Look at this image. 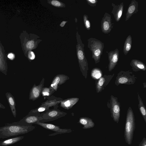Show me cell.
Instances as JSON below:
<instances>
[{
    "instance_id": "obj_14",
    "label": "cell",
    "mask_w": 146,
    "mask_h": 146,
    "mask_svg": "<svg viewBox=\"0 0 146 146\" xmlns=\"http://www.w3.org/2000/svg\"><path fill=\"white\" fill-rule=\"evenodd\" d=\"M109 60L108 70L111 71L117 64L119 59V52L117 48L111 50L108 53Z\"/></svg>"
},
{
    "instance_id": "obj_33",
    "label": "cell",
    "mask_w": 146,
    "mask_h": 146,
    "mask_svg": "<svg viewBox=\"0 0 146 146\" xmlns=\"http://www.w3.org/2000/svg\"><path fill=\"white\" fill-rule=\"evenodd\" d=\"M88 4L91 7H94L96 6L98 2L97 0H86Z\"/></svg>"
},
{
    "instance_id": "obj_23",
    "label": "cell",
    "mask_w": 146,
    "mask_h": 146,
    "mask_svg": "<svg viewBox=\"0 0 146 146\" xmlns=\"http://www.w3.org/2000/svg\"><path fill=\"white\" fill-rule=\"evenodd\" d=\"M78 123L83 125L82 128L85 129L93 128L95 125L94 122L91 119L86 117L80 118Z\"/></svg>"
},
{
    "instance_id": "obj_2",
    "label": "cell",
    "mask_w": 146,
    "mask_h": 146,
    "mask_svg": "<svg viewBox=\"0 0 146 146\" xmlns=\"http://www.w3.org/2000/svg\"><path fill=\"white\" fill-rule=\"evenodd\" d=\"M77 44L76 45L77 55L79 66L81 72L85 78L87 77L89 70L88 64L84 52V45L83 43L78 31L76 34Z\"/></svg>"
},
{
    "instance_id": "obj_6",
    "label": "cell",
    "mask_w": 146,
    "mask_h": 146,
    "mask_svg": "<svg viewBox=\"0 0 146 146\" xmlns=\"http://www.w3.org/2000/svg\"><path fill=\"white\" fill-rule=\"evenodd\" d=\"M107 106L110 109L111 116L114 121L118 123L120 115V104L117 97L111 95Z\"/></svg>"
},
{
    "instance_id": "obj_13",
    "label": "cell",
    "mask_w": 146,
    "mask_h": 146,
    "mask_svg": "<svg viewBox=\"0 0 146 146\" xmlns=\"http://www.w3.org/2000/svg\"><path fill=\"white\" fill-rule=\"evenodd\" d=\"M42 119L40 114L36 115L28 114L19 121L17 122L22 125L31 126L33 124H35L37 122H40Z\"/></svg>"
},
{
    "instance_id": "obj_37",
    "label": "cell",
    "mask_w": 146,
    "mask_h": 146,
    "mask_svg": "<svg viewBox=\"0 0 146 146\" xmlns=\"http://www.w3.org/2000/svg\"><path fill=\"white\" fill-rule=\"evenodd\" d=\"M0 108L2 109H5V106H4L2 104L0 103Z\"/></svg>"
},
{
    "instance_id": "obj_24",
    "label": "cell",
    "mask_w": 146,
    "mask_h": 146,
    "mask_svg": "<svg viewBox=\"0 0 146 146\" xmlns=\"http://www.w3.org/2000/svg\"><path fill=\"white\" fill-rule=\"evenodd\" d=\"M23 136H15L0 142V146H7L15 144L23 139Z\"/></svg>"
},
{
    "instance_id": "obj_30",
    "label": "cell",
    "mask_w": 146,
    "mask_h": 146,
    "mask_svg": "<svg viewBox=\"0 0 146 146\" xmlns=\"http://www.w3.org/2000/svg\"><path fill=\"white\" fill-rule=\"evenodd\" d=\"M83 21L85 28L88 30L91 29V23L89 19L88 15L85 14L83 16Z\"/></svg>"
},
{
    "instance_id": "obj_8",
    "label": "cell",
    "mask_w": 146,
    "mask_h": 146,
    "mask_svg": "<svg viewBox=\"0 0 146 146\" xmlns=\"http://www.w3.org/2000/svg\"><path fill=\"white\" fill-rule=\"evenodd\" d=\"M36 36L34 35L31 39L25 37L23 40L22 48L26 56L28 51L36 48L38 43L42 40L40 39H38V36Z\"/></svg>"
},
{
    "instance_id": "obj_9",
    "label": "cell",
    "mask_w": 146,
    "mask_h": 146,
    "mask_svg": "<svg viewBox=\"0 0 146 146\" xmlns=\"http://www.w3.org/2000/svg\"><path fill=\"white\" fill-rule=\"evenodd\" d=\"M35 124L38 125L46 129L56 132L54 133L49 135V136H52L54 134V135L58 134L70 133L72 131L71 129H62L58 126L50 123H45L39 121L36 122Z\"/></svg>"
},
{
    "instance_id": "obj_19",
    "label": "cell",
    "mask_w": 146,
    "mask_h": 146,
    "mask_svg": "<svg viewBox=\"0 0 146 146\" xmlns=\"http://www.w3.org/2000/svg\"><path fill=\"white\" fill-rule=\"evenodd\" d=\"M46 98L47 100L45 102L42 103L41 105L49 108L52 106H53L54 108H58V104L63 100L61 98L53 96L48 97Z\"/></svg>"
},
{
    "instance_id": "obj_1",
    "label": "cell",
    "mask_w": 146,
    "mask_h": 146,
    "mask_svg": "<svg viewBox=\"0 0 146 146\" xmlns=\"http://www.w3.org/2000/svg\"><path fill=\"white\" fill-rule=\"evenodd\" d=\"M35 128L34 126L24 125L17 122L7 123L0 127V139L26 134L33 130Z\"/></svg>"
},
{
    "instance_id": "obj_11",
    "label": "cell",
    "mask_w": 146,
    "mask_h": 146,
    "mask_svg": "<svg viewBox=\"0 0 146 146\" xmlns=\"http://www.w3.org/2000/svg\"><path fill=\"white\" fill-rule=\"evenodd\" d=\"M113 27V23L112 22L111 15L106 12L101 23V27L102 32L105 34H108L111 32Z\"/></svg>"
},
{
    "instance_id": "obj_25",
    "label": "cell",
    "mask_w": 146,
    "mask_h": 146,
    "mask_svg": "<svg viewBox=\"0 0 146 146\" xmlns=\"http://www.w3.org/2000/svg\"><path fill=\"white\" fill-rule=\"evenodd\" d=\"M132 45V38L131 35L127 37L124 43L123 47V52L126 55L130 50Z\"/></svg>"
},
{
    "instance_id": "obj_17",
    "label": "cell",
    "mask_w": 146,
    "mask_h": 146,
    "mask_svg": "<svg viewBox=\"0 0 146 146\" xmlns=\"http://www.w3.org/2000/svg\"><path fill=\"white\" fill-rule=\"evenodd\" d=\"M111 5L113 7L111 13L113 15L115 21L118 22L120 20L123 12L124 3L122 2L117 5L112 3Z\"/></svg>"
},
{
    "instance_id": "obj_7",
    "label": "cell",
    "mask_w": 146,
    "mask_h": 146,
    "mask_svg": "<svg viewBox=\"0 0 146 146\" xmlns=\"http://www.w3.org/2000/svg\"><path fill=\"white\" fill-rule=\"evenodd\" d=\"M67 114L66 113L61 111L58 108H54L40 114L42 118L40 122L44 123L53 121L64 117Z\"/></svg>"
},
{
    "instance_id": "obj_20",
    "label": "cell",
    "mask_w": 146,
    "mask_h": 146,
    "mask_svg": "<svg viewBox=\"0 0 146 146\" xmlns=\"http://www.w3.org/2000/svg\"><path fill=\"white\" fill-rule=\"evenodd\" d=\"M77 98H71L63 100L60 103V106L64 109L69 110L72 108L79 101Z\"/></svg>"
},
{
    "instance_id": "obj_26",
    "label": "cell",
    "mask_w": 146,
    "mask_h": 146,
    "mask_svg": "<svg viewBox=\"0 0 146 146\" xmlns=\"http://www.w3.org/2000/svg\"><path fill=\"white\" fill-rule=\"evenodd\" d=\"M137 97L139 101L138 108L141 115L143 118L145 122L146 123V108L138 93H137Z\"/></svg>"
},
{
    "instance_id": "obj_27",
    "label": "cell",
    "mask_w": 146,
    "mask_h": 146,
    "mask_svg": "<svg viewBox=\"0 0 146 146\" xmlns=\"http://www.w3.org/2000/svg\"><path fill=\"white\" fill-rule=\"evenodd\" d=\"M49 108L46 106L40 105L37 108L31 110L28 114L39 115L41 113L49 110Z\"/></svg>"
},
{
    "instance_id": "obj_32",
    "label": "cell",
    "mask_w": 146,
    "mask_h": 146,
    "mask_svg": "<svg viewBox=\"0 0 146 146\" xmlns=\"http://www.w3.org/2000/svg\"><path fill=\"white\" fill-rule=\"evenodd\" d=\"M26 57L29 60H32L35 59V55L33 51L31 50H29L27 52Z\"/></svg>"
},
{
    "instance_id": "obj_10",
    "label": "cell",
    "mask_w": 146,
    "mask_h": 146,
    "mask_svg": "<svg viewBox=\"0 0 146 146\" xmlns=\"http://www.w3.org/2000/svg\"><path fill=\"white\" fill-rule=\"evenodd\" d=\"M69 79L68 76L64 74H58L56 76L49 87L50 90L51 95L57 91L59 86L64 83Z\"/></svg>"
},
{
    "instance_id": "obj_36",
    "label": "cell",
    "mask_w": 146,
    "mask_h": 146,
    "mask_svg": "<svg viewBox=\"0 0 146 146\" xmlns=\"http://www.w3.org/2000/svg\"><path fill=\"white\" fill-rule=\"evenodd\" d=\"M68 22V21H63L60 24V26L62 27H63L65 24Z\"/></svg>"
},
{
    "instance_id": "obj_29",
    "label": "cell",
    "mask_w": 146,
    "mask_h": 146,
    "mask_svg": "<svg viewBox=\"0 0 146 146\" xmlns=\"http://www.w3.org/2000/svg\"><path fill=\"white\" fill-rule=\"evenodd\" d=\"M48 3L58 8L64 7L65 5L61 1L55 0H47Z\"/></svg>"
},
{
    "instance_id": "obj_5",
    "label": "cell",
    "mask_w": 146,
    "mask_h": 146,
    "mask_svg": "<svg viewBox=\"0 0 146 146\" xmlns=\"http://www.w3.org/2000/svg\"><path fill=\"white\" fill-rule=\"evenodd\" d=\"M137 78L131 71H121L117 74L115 82L117 86L120 84L131 85L135 84Z\"/></svg>"
},
{
    "instance_id": "obj_38",
    "label": "cell",
    "mask_w": 146,
    "mask_h": 146,
    "mask_svg": "<svg viewBox=\"0 0 146 146\" xmlns=\"http://www.w3.org/2000/svg\"><path fill=\"white\" fill-rule=\"evenodd\" d=\"M143 87L144 88H146V83L145 82L144 83H143Z\"/></svg>"
},
{
    "instance_id": "obj_35",
    "label": "cell",
    "mask_w": 146,
    "mask_h": 146,
    "mask_svg": "<svg viewBox=\"0 0 146 146\" xmlns=\"http://www.w3.org/2000/svg\"><path fill=\"white\" fill-rule=\"evenodd\" d=\"M7 57L11 60H13L15 57V54L12 53H10L7 55Z\"/></svg>"
},
{
    "instance_id": "obj_31",
    "label": "cell",
    "mask_w": 146,
    "mask_h": 146,
    "mask_svg": "<svg viewBox=\"0 0 146 146\" xmlns=\"http://www.w3.org/2000/svg\"><path fill=\"white\" fill-rule=\"evenodd\" d=\"M41 94L43 96H51L50 90L49 88L47 87H43L42 89Z\"/></svg>"
},
{
    "instance_id": "obj_4",
    "label": "cell",
    "mask_w": 146,
    "mask_h": 146,
    "mask_svg": "<svg viewBox=\"0 0 146 146\" xmlns=\"http://www.w3.org/2000/svg\"><path fill=\"white\" fill-rule=\"evenodd\" d=\"M88 47L92 52V58L96 64L98 63L102 54L104 48L103 42L96 38H90L88 39Z\"/></svg>"
},
{
    "instance_id": "obj_34",
    "label": "cell",
    "mask_w": 146,
    "mask_h": 146,
    "mask_svg": "<svg viewBox=\"0 0 146 146\" xmlns=\"http://www.w3.org/2000/svg\"><path fill=\"white\" fill-rule=\"evenodd\" d=\"M139 146H146V139L144 137L139 145Z\"/></svg>"
},
{
    "instance_id": "obj_21",
    "label": "cell",
    "mask_w": 146,
    "mask_h": 146,
    "mask_svg": "<svg viewBox=\"0 0 146 146\" xmlns=\"http://www.w3.org/2000/svg\"><path fill=\"white\" fill-rule=\"evenodd\" d=\"M130 65L132 70L135 72L146 70L145 64L142 62L137 59H132L130 63Z\"/></svg>"
},
{
    "instance_id": "obj_18",
    "label": "cell",
    "mask_w": 146,
    "mask_h": 146,
    "mask_svg": "<svg viewBox=\"0 0 146 146\" xmlns=\"http://www.w3.org/2000/svg\"><path fill=\"white\" fill-rule=\"evenodd\" d=\"M138 3L135 0H132L128 7L125 14V21H128L134 14H136L138 11Z\"/></svg>"
},
{
    "instance_id": "obj_16",
    "label": "cell",
    "mask_w": 146,
    "mask_h": 146,
    "mask_svg": "<svg viewBox=\"0 0 146 146\" xmlns=\"http://www.w3.org/2000/svg\"><path fill=\"white\" fill-rule=\"evenodd\" d=\"M7 68L5 50L0 41V71L6 75L7 74Z\"/></svg>"
},
{
    "instance_id": "obj_12",
    "label": "cell",
    "mask_w": 146,
    "mask_h": 146,
    "mask_svg": "<svg viewBox=\"0 0 146 146\" xmlns=\"http://www.w3.org/2000/svg\"><path fill=\"white\" fill-rule=\"evenodd\" d=\"M114 74L111 75H104L96 81V92H102L114 76Z\"/></svg>"
},
{
    "instance_id": "obj_15",
    "label": "cell",
    "mask_w": 146,
    "mask_h": 146,
    "mask_svg": "<svg viewBox=\"0 0 146 146\" xmlns=\"http://www.w3.org/2000/svg\"><path fill=\"white\" fill-rule=\"evenodd\" d=\"M44 79L43 78L40 84L36 86L34 84L30 92L29 99L34 101L40 96L42 89L44 87Z\"/></svg>"
},
{
    "instance_id": "obj_3",
    "label": "cell",
    "mask_w": 146,
    "mask_h": 146,
    "mask_svg": "<svg viewBox=\"0 0 146 146\" xmlns=\"http://www.w3.org/2000/svg\"><path fill=\"white\" fill-rule=\"evenodd\" d=\"M135 126L134 115L132 108L129 107L127 112L124 133L125 141L129 145L132 144Z\"/></svg>"
},
{
    "instance_id": "obj_22",
    "label": "cell",
    "mask_w": 146,
    "mask_h": 146,
    "mask_svg": "<svg viewBox=\"0 0 146 146\" xmlns=\"http://www.w3.org/2000/svg\"><path fill=\"white\" fill-rule=\"evenodd\" d=\"M5 95L12 113L14 117L15 118L17 114L15 108L16 103L14 98L10 92L6 93Z\"/></svg>"
},
{
    "instance_id": "obj_28",
    "label": "cell",
    "mask_w": 146,
    "mask_h": 146,
    "mask_svg": "<svg viewBox=\"0 0 146 146\" xmlns=\"http://www.w3.org/2000/svg\"><path fill=\"white\" fill-rule=\"evenodd\" d=\"M102 72L99 68H95L91 71V76L93 79H98L102 76Z\"/></svg>"
}]
</instances>
